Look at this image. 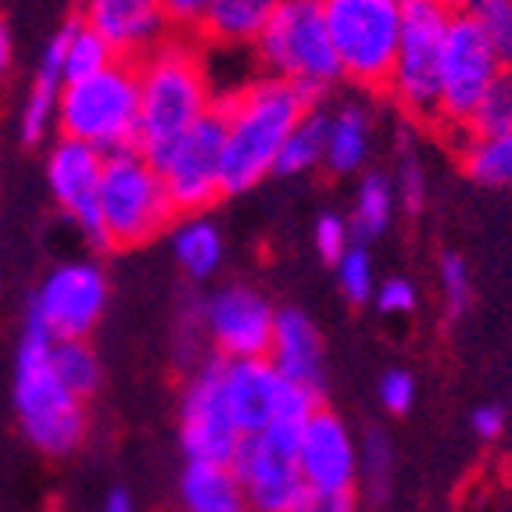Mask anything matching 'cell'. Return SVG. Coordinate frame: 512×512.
<instances>
[{
    "label": "cell",
    "mask_w": 512,
    "mask_h": 512,
    "mask_svg": "<svg viewBox=\"0 0 512 512\" xmlns=\"http://www.w3.org/2000/svg\"><path fill=\"white\" fill-rule=\"evenodd\" d=\"M391 466H394L391 441L380 430H369L359 444V480H366L373 498H380L391 487Z\"/></svg>",
    "instance_id": "33"
},
{
    "label": "cell",
    "mask_w": 512,
    "mask_h": 512,
    "mask_svg": "<svg viewBox=\"0 0 512 512\" xmlns=\"http://www.w3.org/2000/svg\"><path fill=\"white\" fill-rule=\"evenodd\" d=\"M104 154L90 144L58 137L47 151V187H51L54 205L76 222L83 237L97 244L101 237V219H97V194H101Z\"/></svg>",
    "instance_id": "17"
},
{
    "label": "cell",
    "mask_w": 512,
    "mask_h": 512,
    "mask_svg": "<svg viewBox=\"0 0 512 512\" xmlns=\"http://www.w3.org/2000/svg\"><path fill=\"white\" fill-rule=\"evenodd\" d=\"M15 416L36 452L61 459L86 437V402H79L51 369V333L26 319L15 359Z\"/></svg>",
    "instance_id": "3"
},
{
    "label": "cell",
    "mask_w": 512,
    "mask_h": 512,
    "mask_svg": "<svg viewBox=\"0 0 512 512\" xmlns=\"http://www.w3.org/2000/svg\"><path fill=\"white\" fill-rule=\"evenodd\" d=\"M61 86H65V26L47 40L40 65H36L33 86H29L26 101H22V115H18L22 144H43L54 133Z\"/></svg>",
    "instance_id": "20"
},
{
    "label": "cell",
    "mask_w": 512,
    "mask_h": 512,
    "mask_svg": "<svg viewBox=\"0 0 512 512\" xmlns=\"http://www.w3.org/2000/svg\"><path fill=\"white\" fill-rule=\"evenodd\" d=\"M172 230V258L183 269V276L194 283H205L219 273L222 258H226V244L222 233L212 219H205V212L183 215L169 226Z\"/></svg>",
    "instance_id": "23"
},
{
    "label": "cell",
    "mask_w": 512,
    "mask_h": 512,
    "mask_svg": "<svg viewBox=\"0 0 512 512\" xmlns=\"http://www.w3.org/2000/svg\"><path fill=\"white\" fill-rule=\"evenodd\" d=\"M119 61L111 54V47L94 33V29L79 22V15L72 22H65V83H76V79L97 76Z\"/></svg>",
    "instance_id": "29"
},
{
    "label": "cell",
    "mask_w": 512,
    "mask_h": 512,
    "mask_svg": "<svg viewBox=\"0 0 512 512\" xmlns=\"http://www.w3.org/2000/svg\"><path fill=\"white\" fill-rule=\"evenodd\" d=\"M323 18L341 76L362 90H387L402 36V0H323Z\"/></svg>",
    "instance_id": "7"
},
{
    "label": "cell",
    "mask_w": 512,
    "mask_h": 512,
    "mask_svg": "<svg viewBox=\"0 0 512 512\" xmlns=\"http://www.w3.org/2000/svg\"><path fill=\"white\" fill-rule=\"evenodd\" d=\"M326 154V111L319 104L305 111L298 126L291 129L287 144L280 147L273 176H308V172L323 169Z\"/></svg>",
    "instance_id": "26"
},
{
    "label": "cell",
    "mask_w": 512,
    "mask_h": 512,
    "mask_svg": "<svg viewBox=\"0 0 512 512\" xmlns=\"http://www.w3.org/2000/svg\"><path fill=\"white\" fill-rule=\"evenodd\" d=\"M441 291H444V305L452 316H466V308L473 301V276L470 265L462 255H448L441 258Z\"/></svg>",
    "instance_id": "34"
},
{
    "label": "cell",
    "mask_w": 512,
    "mask_h": 512,
    "mask_svg": "<svg viewBox=\"0 0 512 512\" xmlns=\"http://www.w3.org/2000/svg\"><path fill=\"white\" fill-rule=\"evenodd\" d=\"M452 11L470 15L498 47L502 61H512V0H444Z\"/></svg>",
    "instance_id": "30"
},
{
    "label": "cell",
    "mask_w": 512,
    "mask_h": 512,
    "mask_svg": "<svg viewBox=\"0 0 512 512\" xmlns=\"http://www.w3.org/2000/svg\"><path fill=\"white\" fill-rule=\"evenodd\" d=\"M226 512H248V509H226Z\"/></svg>",
    "instance_id": "45"
},
{
    "label": "cell",
    "mask_w": 512,
    "mask_h": 512,
    "mask_svg": "<svg viewBox=\"0 0 512 512\" xmlns=\"http://www.w3.org/2000/svg\"><path fill=\"white\" fill-rule=\"evenodd\" d=\"M79 22L94 29L122 61L144 58L172 33L162 0H83Z\"/></svg>",
    "instance_id": "18"
},
{
    "label": "cell",
    "mask_w": 512,
    "mask_h": 512,
    "mask_svg": "<svg viewBox=\"0 0 512 512\" xmlns=\"http://www.w3.org/2000/svg\"><path fill=\"white\" fill-rule=\"evenodd\" d=\"M452 15L444 0H402V36L387 94L416 122H437L441 111V51Z\"/></svg>",
    "instance_id": "8"
},
{
    "label": "cell",
    "mask_w": 512,
    "mask_h": 512,
    "mask_svg": "<svg viewBox=\"0 0 512 512\" xmlns=\"http://www.w3.org/2000/svg\"><path fill=\"white\" fill-rule=\"evenodd\" d=\"M58 137L90 144L111 154L137 147L140 129V86L133 61H111L97 76L61 86L58 97Z\"/></svg>",
    "instance_id": "6"
},
{
    "label": "cell",
    "mask_w": 512,
    "mask_h": 512,
    "mask_svg": "<svg viewBox=\"0 0 512 512\" xmlns=\"http://www.w3.org/2000/svg\"><path fill=\"white\" fill-rule=\"evenodd\" d=\"M376 308L387 312V316H409L412 308H416V283L405 280V276H391L376 287Z\"/></svg>",
    "instance_id": "38"
},
{
    "label": "cell",
    "mask_w": 512,
    "mask_h": 512,
    "mask_svg": "<svg viewBox=\"0 0 512 512\" xmlns=\"http://www.w3.org/2000/svg\"><path fill=\"white\" fill-rule=\"evenodd\" d=\"M226 398L233 405L240 434H301L305 419L319 409V394L287 380L269 359H226Z\"/></svg>",
    "instance_id": "9"
},
{
    "label": "cell",
    "mask_w": 512,
    "mask_h": 512,
    "mask_svg": "<svg viewBox=\"0 0 512 512\" xmlns=\"http://www.w3.org/2000/svg\"><path fill=\"white\" fill-rule=\"evenodd\" d=\"M512 129V79L502 76L473 108L466 122V137H487V133H505Z\"/></svg>",
    "instance_id": "31"
},
{
    "label": "cell",
    "mask_w": 512,
    "mask_h": 512,
    "mask_svg": "<svg viewBox=\"0 0 512 512\" xmlns=\"http://www.w3.org/2000/svg\"><path fill=\"white\" fill-rule=\"evenodd\" d=\"M51 369L58 380L76 394L79 402H90L101 391L104 366L97 359L90 337H72V341H51Z\"/></svg>",
    "instance_id": "27"
},
{
    "label": "cell",
    "mask_w": 512,
    "mask_h": 512,
    "mask_svg": "<svg viewBox=\"0 0 512 512\" xmlns=\"http://www.w3.org/2000/svg\"><path fill=\"white\" fill-rule=\"evenodd\" d=\"M416 402V376L409 369H387L380 376V405L391 416H405Z\"/></svg>",
    "instance_id": "37"
},
{
    "label": "cell",
    "mask_w": 512,
    "mask_h": 512,
    "mask_svg": "<svg viewBox=\"0 0 512 512\" xmlns=\"http://www.w3.org/2000/svg\"><path fill=\"white\" fill-rule=\"evenodd\" d=\"M276 4L280 0H212L201 26L190 36L219 51H244V47L251 51Z\"/></svg>",
    "instance_id": "22"
},
{
    "label": "cell",
    "mask_w": 512,
    "mask_h": 512,
    "mask_svg": "<svg viewBox=\"0 0 512 512\" xmlns=\"http://www.w3.org/2000/svg\"><path fill=\"white\" fill-rule=\"evenodd\" d=\"M473 434L480 437V441H495V437H502L505 430V412L498 409V405H480L477 412H473Z\"/></svg>",
    "instance_id": "41"
},
{
    "label": "cell",
    "mask_w": 512,
    "mask_h": 512,
    "mask_svg": "<svg viewBox=\"0 0 512 512\" xmlns=\"http://www.w3.org/2000/svg\"><path fill=\"white\" fill-rule=\"evenodd\" d=\"M180 502L187 512L244 509L233 466L230 462H208V459H187V466L180 473Z\"/></svg>",
    "instance_id": "24"
},
{
    "label": "cell",
    "mask_w": 512,
    "mask_h": 512,
    "mask_svg": "<svg viewBox=\"0 0 512 512\" xmlns=\"http://www.w3.org/2000/svg\"><path fill=\"white\" fill-rule=\"evenodd\" d=\"M251 54L262 76L298 86L312 101L344 79L326 33L323 0H280Z\"/></svg>",
    "instance_id": "5"
},
{
    "label": "cell",
    "mask_w": 512,
    "mask_h": 512,
    "mask_svg": "<svg viewBox=\"0 0 512 512\" xmlns=\"http://www.w3.org/2000/svg\"><path fill=\"white\" fill-rule=\"evenodd\" d=\"M108 308V276L97 262H61L40 283L29 316L51 341L90 337Z\"/></svg>",
    "instance_id": "13"
},
{
    "label": "cell",
    "mask_w": 512,
    "mask_h": 512,
    "mask_svg": "<svg viewBox=\"0 0 512 512\" xmlns=\"http://www.w3.org/2000/svg\"><path fill=\"white\" fill-rule=\"evenodd\" d=\"M462 172L480 187H512V129L487 133V137H466Z\"/></svg>",
    "instance_id": "28"
},
{
    "label": "cell",
    "mask_w": 512,
    "mask_h": 512,
    "mask_svg": "<svg viewBox=\"0 0 512 512\" xmlns=\"http://www.w3.org/2000/svg\"><path fill=\"white\" fill-rule=\"evenodd\" d=\"M312 104L298 86L273 76H251L215 101L226 126L222 147V194H248L265 176H273L280 147Z\"/></svg>",
    "instance_id": "1"
},
{
    "label": "cell",
    "mask_w": 512,
    "mask_h": 512,
    "mask_svg": "<svg viewBox=\"0 0 512 512\" xmlns=\"http://www.w3.org/2000/svg\"><path fill=\"white\" fill-rule=\"evenodd\" d=\"M208 4H212V0H162V8L176 33H194V29L201 26V18H205Z\"/></svg>",
    "instance_id": "40"
},
{
    "label": "cell",
    "mask_w": 512,
    "mask_h": 512,
    "mask_svg": "<svg viewBox=\"0 0 512 512\" xmlns=\"http://www.w3.org/2000/svg\"><path fill=\"white\" fill-rule=\"evenodd\" d=\"M391 183H394L398 201H402L409 212H419V208H423V201H427V172H423V162L416 158L412 147H402Z\"/></svg>",
    "instance_id": "35"
},
{
    "label": "cell",
    "mask_w": 512,
    "mask_h": 512,
    "mask_svg": "<svg viewBox=\"0 0 512 512\" xmlns=\"http://www.w3.org/2000/svg\"><path fill=\"white\" fill-rule=\"evenodd\" d=\"M337 283L341 294L351 305H366L376 294V276H373V258H369L366 244H351L341 258H337Z\"/></svg>",
    "instance_id": "32"
},
{
    "label": "cell",
    "mask_w": 512,
    "mask_h": 512,
    "mask_svg": "<svg viewBox=\"0 0 512 512\" xmlns=\"http://www.w3.org/2000/svg\"><path fill=\"white\" fill-rule=\"evenodd\" d=\"M222 147H226V126L219 108H212L172 144L147 154L169 190L176 215L205 212L222 197Z\"/></svg>",
    "instance_id": "11"
},
{
    "label": "cell",
    "mask_w": 512,
    "mask_h": 512,
    "mask_svg": "<svg viewBox=\"0 0 512 512\" xmlns=\"http://www.w3.org/2000/svg\"><path fill=\"white\" fill-rule=\"evenodd\" d=\"M273 326V301L248 283H230L201 298V330L219 359H265Z\"/></svg>",
    "instance_id": "15"
},
{
    "label": "cell",
    "mask_w": 512,
    "mask_h": 512,
    "mask_svg": "<svg viewBox=\"0 0 512 512\" xmlns=\"http://www.w3.org/2000/svg\"><path fill=\"white\" fill-rule=\"evenodd\" d=\"M312 244H316V251H319V258H323V262H337V258H341L344 251L355 244L348 219H344V215H337V212H323L316 219V230H312Z\"/></svg>",
    "instance_id": "36"
},
{
    "label": "cell",
    "mask_w": 512,
    "mask_h": 512,
    "mask_svg": "<svg viewBox=\"0 0 512 512\" xmlns=\"http://www.w3.org/2000/svg\"><path fill=\"white\" fill-rule=\"evenodd\" d=\"M394 208H398V194H394L391 176L387 172H366L355 187V205H351L348 219L355 244H369V240L384 237L394 219Z\"/></svg>",
    "instance_id": "25"
},
{
    "label": "cell",
    "mask_w": 512,
    "mask_h": 512,
    "mask_svg": "<svg viewBox=\"0 0 512 512\" xmlns=\"http://www.w3.org/2000/svg\"><path fill=\"white\" fill-rule=\"evenodd\" d=\"M291 512H355V491H316V487H305Z\"/></svg>",
    "instance_id": "39"
},
{
    "label": "cell",
    "mask_w": 512,
    "mask_h": 512,
    "mask_svg": "<svg viewBox=\"0 0 512 512\" xmlns=\"http://www.w3.org/2000/svg\"><path fill=\"white\" fill-rule=\"evenodd\" d=\"M15 65V33H11L8 18H0V79L8 76Z\"/></svg>",
    "instance_id": "42"
},
{
    "label": "cell",
    "mask_w": 512,
    "mask_h": 512,
    "mask_svg": "<svg viewBox=\"0 0 512 512\" xmlns=\"http://www.w3.org/2000/svg\"><path fill=\"white\" fill-rule=\"evenodd\" d=\"M140 86V129L137 147L154 154L158 147L187 133L197 119L215 108L212 76H208L205 43L190 33H169L158 47L133 61Z\"/></svg>",
    "instance_id": "2"
},
{
    "label": "cell",
    "mask_w": 512,
    "mask_h": 512,
    "mask_svg": "<svg viewBox=\"0 0 512 512\" xmlns=\"http://www.w3.org/2000/svg\"><path fill=\"white\" fill-rule=\"evenodd\" d=\"M294 459L305 487L316 491H355L359 480V441L351 437L348 423L333 409L319 405L305 419L294 444Z\"/></svg>",
    "instance_id": "16"
},
{
    "label": "cell",
    "mask_w": 512,
    "mask_h": 512,
    "mask_svg": "<svg viewBox=\"0 0 512 512\" xmlns=\"http://www.w3.org/2000/svg\"><path fill=\"white\" fill-rule=\"evenodd\" d=\"M97 219H101L97 248L104 251L144 248L180 219L162 176L140 147L104 154Z\"/></svg>",
    "instance_id": "4"
},
{
    "label": "cell",
    "mask_w": 512,
    "mask_h": 512,
    "mask_svg": "<svg viewBox=\"0 0 512 512\" xmlns=\"http://www.w3.org/2000/svg\"><path fill=\"white\" fill-rule=\"evenodd\" d=\"M240 434L233 405L226 398V359H201L180 398V448L187 459L233 462Z\"/></svg>",
    "instance_id": "12"
},
{
    "label": "cell",
    "mask_w": 512,
    "mask_h": 512,
    "mask_svg": "<svg viewBox=\"0 0 512 512\" xmlns=\"http://www.w3.org/2000/svg\"><path fill=\"white\" fill-rule=\"evenodd\" d=\"M287 380L301 384L305 391L319 394L326 391V351H323V333L312 323L308 312L301 308H276V326H273V344L269 355Z\"/></svg>",
    "instance_id": "19"
},
{
    "label": "cell",
    "mask_w": 512,
    "mask_h": 512,
    "mask_svg": "<svg viewBox=\"0 0 512 512\" xmlns=\"http://www.w3.org/2000/svg\"><path fill=\"white\" fill-rule=\"evenodd\" d=\"M104 512H137V509H133V498H129V491L115 487V491L104 498Z\"/></svg>",
    "instance_id": "43"
},
{
    "label": "cell",
    "mask_w": 512,
    "mask_h": 512,
    "mask_svg": "<svg viewBox=\"0 0 512 512\" xmlns=\"http://www.w3.org/2000/svg\"><path fill=\"white\" fill-rule=\"evenodd\" d=\"M298 437L280 430L248 434L233 455V477L240 484V502L248 512H291L305 491L298 459H294Z\"/></svg>",
    "instance_id": "14"
},
{
    "label": "cell",
    "mask_w": 512,
    "mask_h": 512,
    "mask_svg": "<svg viewBox=\"0 0 512 512\" xmlns=\"http://www.w3.org/2000/svg\"><path fill=\"white\" fill-rule=\"evenodd\" d=\"M373 154V111L362 101H344L326 111V154L323 169L330 176L362 172Z\"/></svg>",
    "instance_id": "21"
},
{
    "label": "cell",
    "mask_w": 512,
    "mask_h": 512,
    "mask_svg": "<svg viewBox=\"0 0 512 512\" xmlns=\"http://www.w3.org/2000/svg\"><path fill=\"white\" fill-rule=\"evenodd\" d=\"M0 276H4V251H0Z\"/></svg>",
    "instance_id": "44"
},
{
    "label": "cell",
    "mask_w": 512,
    "mask_h": 512,
    "mask_svg": "<svg viewBox=\"0 0 512 512\" xmlns=\"http://www.w3.org/2000/svg\"><path fill=\"white\" fill-rule=\"evenodd\" d=\"M502 76L505 61L491 43V36L470 15L455 11L441 51V111H437V122L448 133H466L473 108Z\"/></svg>",
    "instance_id": "10"
}]
</instances>
